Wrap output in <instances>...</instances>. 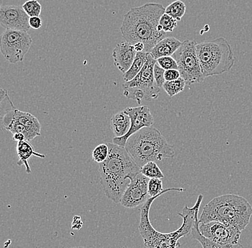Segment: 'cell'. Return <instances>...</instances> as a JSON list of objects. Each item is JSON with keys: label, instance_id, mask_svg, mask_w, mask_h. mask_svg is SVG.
<instances>
[{"label": "cell", "instance_id": "6da1fadb", "mask_svg": "<svg viewBox=\"0 0 252 248\" xmlns=\"http://www.w3.org/2000/svg\"><path fill=\"white\" fill-rule=\"evenodd\" d=\"M165 8L160 3H146L131 8L124 15L121 32L123 37L132 45L143 42L145 52L151 53L165 32L159 25Z\"/></svg>", "mask_w": 252, "mask_h": 248}, {"label": "cell", "instance_id": "7a4b0ae2", "mask_svg": "<svg viewBox=\"0 0 252 248\" xmlns=\"http://www.w3.org/2000/svg\"><path fill=\"white\" fill-rule=\"evenodd\" d=\"M109 155L99 164L100 183L105 196L115 203H119L131 180L141 172L125 147L108 143Z\"/></svg>", "mask_w": 252, "mask_h": 248}, {"label": "cell", "instance_id": "3957f363", "mask_svg": "<svg viewBox=\"0 0 252 248\" xmlns=\"http://www.w3.org/2000/svg\"><path fill=\"white\" fill-rule=\"evenodd\" d=\"M161 194L150 197L146 201L141 210V221H140V233L144 241V245L149 248H175L180 247L179 240L183 237L187 236L191 232L192 227L195 221L198 218V212L202 202L204 196L199 194L196 204L193 208H189L187 205L184 207L182 213H178L183 218V223L180 228L170 233H162L156 230L150 222V209L154 201L160 197Z\"/></svg>", "mask_w": 252, "mask_h": 248}, {"label": "cell", "instance_id": "277c9868", "mask_svg": "<svg viewBox=\"0 0 252 248\" xmlns=\"http://www.w3.org/2000/svg\"><path fill=\"white\" fill-rule=\"evenodd\" d=\"M252 216V207L248 201L242 196L228 194L215 197L206 204L199 221L201 223L219 221L243 231Z\"/></svg>", "mask_w": 252, "mask_h": 248}, {"label": "cell", "instance_id": "5b68a950", "mask_svg": "<svg viewBox=\"0 0 252 248\" xmlns=\"http://www.w3.org/2000/svg\"><path fill=\"white\" fill-rule=\"evenodd\" d=\"M126 150L140 167L151 161H161L175 156V149L158 129L146 127L129 137Z\"/></svg>", "mask_w": 252, "mask_h": 248}, {"label": "cell", "instance_id": "8992f818", "mask_svg": "<svg viewBox=\"0 0 252 248\" xmlns=\"http://www.w3.org/2000/svg\"><path fill=\"white\" fill-rule=\"evenodd\" d=\"M196 53L205 78L228 72L235 63L232 48L224 37L197 44Z\"/></svg>", "mask_w": 252, "mask_h": 248}, {"label": "cell", "instance_id": "52a82bcc", "mask_svg": "<svg viewBox=\"0 0 252 248\" xmlns=\"http://www.w3.org/2000/svg\"><path fill=\"white\" fill-rule=\"evenodd\" d=\"M157 62L150 53L148 60L139 73L133 80L123 84L124 96L135 100L138 105H141L143 100L152 101L158 97L160 88L156 83L154 74Z\"/></svg>", "mask_w": 252, "mask_h": 248}, {"label": "cell", "instance_id": "ba28073f", "mask_svg": "<svg viewBox=\"0 0 252 248\" xmlns=\"http://www.w3.org/2000/svg\"><path fill=\"white\" fill-rule=\"evenodd\" d=\"M196 45L195 40L184 41L172 55L177 62L181 78L189 86L203 83L205 79L197 55Z\"/></svg>", "mask_w": 252, "mask_h": 248}, {"label": "cell", "instance_id": "9c48e42d", "mask_svg": "<svg viewBox=\"0 0 252 248\" xmlns=\"http://www.w3.org/2000/svg\"><path fill=\"white\" fill-rule=\"evenodd\" d=\"M32 43V39L26 31L5 29L1 35L0 49L6 60L16 64L23 62Z\"/></svg>", "mask_w": 252, "mask_h": 248}, {"label": "cell", "instance_id": "30bf717a", "mask_svg": "<svg viewBox=\"0 0 252 248\" xmlns=\"http://www.w3.org/2000/svg\"><path fill=\"white\" fill-rule=\"evenodd\" d=\"M199 229L202 235L220 245L221 248L243 247L239 243L242 231L234 226L219 221H211L205 223L200 222Z\"/></svg>", "mask_w": 252, "mask_h": 248}, {"label": "cell", "instance_id": "8fae6325", "mask_svg": "<svg viewBox=\"0 0 252 248\" xmlns=\"http://www.w3.org/2000/svg\"><path fill=\"white\" fill-rule=\"evenodd\" d=\"M149 177L139 172L127 186L120 203L126 208L133 209L143 205L150 198L148 185Z\"/></svg>", "mask_w": 252, "mask_h": 248}, {"label": "cell", "instance_id": "7c38bea8", "mask_svg": "<svg viewBox=\"0 0 252 248\" xmlns=\"http://www.w3.org/2000/svg\"><path fill=\"white\" fill-rule=\"evenodd\" d=\"M124 110L130 116L131 121L130 130L125 136L113 138V143L125 147L129 137L141 129L152 126L154 125V119L149 108L144 105L135 108H127Z\"/></svg>", "mask_w": 252, "mask_h": 248}, {"label": "cell", "instance_id": "4fadbf2b", "mask_svg": "<svg viewBox=\"0 0 252 248\" xmlns=\"http://www.w3.org/2000/svg\"><path fill=\"white\" fill-rule=\"evenodd\" d=\"M30 17L23 6L1 5L0 7V23L5 29L26 31L31 29Z\"/></svg>", "mask_w": 252, "mask_h": 248}, {"label": "cell", "instance_id": "5bb4252c", "mask_svg": "<svg viewBox=\"0 0 252 248\" xmlns=\"http://www.w3.org/2000/svg\"><path fill=\"white\" fill-rule=\"evenodd\" d=\"M137 52L133 45L127 41L118 43L113 51V59L116 67L123 74L126 73L133 64Z\"/></svg>", "mask_w": 252, "mask_h": 248}, {"label": "cell", "instance_id": "9a60e30c", "mask_svg": "<svg viewBox=\"0 0 252 248\" xmlns=\"http://www.w3.org/2000/svg\"><path fill=\"white\" fill-rule=\"evenodd\" d=\"M181 44L182 42L175 37H164L158 42L150 53L155 59L162 56H172L180 48Z\"/></svg>", "mask_w": 252, "mask_h": 248}, {"label": "cell", "instance_id": "2e32d148", "mask_svg": "<svg viewBox=\"0 0 252 248\" xmlns=\"http://www.w3.org/2000/svg\"><path fill=\"white\" fill-rule=\"evenodd\" d=\"M17 155L19 157V161L17 165L19 166H25L26 172L28 174L31 173L29 160L32 156H35L41 158H45L46 157L45 155L34 151L32 144L27 140L17 142Z\"/></svg>", "mask_w": 252, "mask_h": 248}, {"label": "cell", "instance_id": "e0dca14e", "mask_svg": "<svg viewBox=\"0 0 252 248\" xmlns=\"http://www.w3.org/2000/svg\"><path fill=\"white\" fill-rule=\"evenodd\" d=\"M130 117L128 114L123 110L116 113L110 120V128L116 137L125 136L130 128Z\"/></svg>", "mask_w": 252, "mask_h": 248}, {"label": "cell", "instance_id": "ac0fdd59", "mask_svg": "<svg viewBox=\"0 0 252 248\" xmlns=\"http://www.w3.org/2000/svg\"><path fill=\"white\" fill-rule=\"evenodd\" d=\"M150 53L146 52H138L137 53L133 64L130 66L129 70L124 74V80L125 82L133 80L143 68L146 61L148 60Z\"/></svg>", "mask_w": 252, "mask_h": 248}, {"label": "cell", "instance_id": "d6986e66", "mask_svg": "<svg viewBox=\"0 0 252 248\" xmlns=\"http://www.w3.org/2000/svg\"><path fill=\"white\" fill-rule=\"evenodd\" d=\"M199 219H197L192 227L191 233L193 239L198 240L204 248H221L220 245L214 243V241L206 238L204 235L201 234L199 229Z\"/></svg>", "mask_w": 252, "mask_h": 248}, {"label": "cell", "instance_id": "ffe728a7", "mask_svg": "<svg viewBox=\"0 0 252 248\" xmlns=\"http://www.w3.org/2000/svg\"><path fill=\"white\" fill-rule=\"evenodd\" d=\"M186 85L187 83L185 80L181 77L179 79L172 81H165L163 85V89L168 94V96L172 97L184 91Z\"/></svg>", "mask_w": 252, "mask_h": 248}, {"label": "cell", "instance_id": "44dd1931", "mask_svg": "<svg viewBox=\"0 0 252 248\" xmlns=\"http://www.w3.org/2000/svg\"><path fill=\"white\" fill-rule=\"evenodd\" d=\"M186 11H187V6L184 2L181 0H176L173 1L165 8V13L173 17L178 21H181V19L186 14Z\"/></svg>", "mask_w": 252, "mask_h": 248}, {"label": "cell", "instance_id": "7402d4cb", "mask_svg": "<svg viewBox=\"0 0 252 248\" xmlns=\"http://www.w3.org/2000/svg\"><path fill=\"white\" fill-rule=\"evenodd\" d=\"M141 172L145 176L151 178H160L164 177L163 172L158 166L156 162L151 161L146 163L141 168Z\"/></svg>", "mask_w": 252, "mask_h": 248}, {"label": "cell", "instance_id": "603a6c76", "mask_svg": "<svg viewBox=\"0 0 252 248\" xmlns=\"http://www.w3.org/2000/svg\"><path fill=\"white\" fill-rule=\"evenodd\" d=\"M109 155V146L107 144H100L94 149L92 153L93 160L95 163H100L105 161Z\"/></svg>", "mask_w": 252, "mask_h": 248}, {"label": "cell", "instance_id": "cb8c5ba5", "mask_svg": "<svg viewBox=\"0 0 252 248\" xmlns=\"http://www.w3.org/2000/svg\"><path fill=\"white\" fill-rule=\"evenodd\" d=\"M23 8L30 17L39 16L42 12V5L37 0H28L25 1Z\"/></svg>", "mask_w": 252, "mask_h": 248}, {"label": "cell", "instance_id": "d4e9b609", "mask_svg": "<svg viewBox=\"0 0 252 248\" xmlns=\"http://www.w3.org/2000/svg\"><path fill=\"white\" fill-rule=\"evenodd\" d=\"M159 25L161 26L165 32H172L177 27L178 20L170 16L168 14L164 13L160 17Z\"/></svg>", "mask_w": 252, "mask_h": 248}, {"label": "cell", "instance_id": "484cf974", "mask_svg": "<svg viewBox=\"0 0 252 248\" xmlns=\"http://www.w3.org/2000/svg\"><path fill=\"white\" fill-rule=\"evenodd\" d=\"M157 63L165 70H173V69L179 70L177 62L173 56H162L157 59Z\"/></svg>", "mask_w": 252, "mask_h": 248}, {"label": "cell", "instance_id": "4316f807", "mask_svg": "<svg viewBox=\"0 0 252 248\" xmlns=\"http://www.w3.org/2000/svg\"><path fill=\"white\" fill-rule=\"evenodd\" d=\"M164 69L162 68L158 64H155L154 65V74L156 83L160 88H163V84L165 82Z\"/></svg>", "mask_w": 252, "mask_h": 248}, {"label": "cell", "instance_id": "83f0119b", "mask_svg": "<svg viewBox=\"0 0 252 248\" xmlns=\"http://www.w3.org/2000/svg\"><path fill=\"white\" fill-rule=\"evenodd\" d=\"M181 78V73L179 70H168L165 71V81H172Z\"/></svg>", "mask_w": 252, "mask_h": 248}, {"label": "cell", "instance_id": "f1b7e54d", "mask_svg": "<svg viewBox=\"0 0 252 248\" xmlns=\"http://www.w3.org/2000/svg\"><path fill=\"white\" fill-rule=\"evenodd\" d=\"M30 26L34 29H40L42 27V20L39 16L31 17L29 20Z\"/></svg>", "mask_w": 252, "mask_h": 248}, {"label": "cell", "instance_id": "f546056e", "mask_svg": "<svg viewBox=\"0 0 252 248\" xmlns=\"http://www.w3.org/2000/svg\"><path fill=\"white\" fill-rule=\"evenodd\" d=\"M83 222L80 216H75L72 222V230H79L83 227Z\"/></svg>", "mask_w": 252, "mask_h": 248}, {"label": "cell", "instance_id": "4dcf8cb0", "mask_svg": "<svg viewBox=\"0 0 252 248\" xmlns=\"http://www.w3.org/2000/svg\"><path fill=\"white\" fill-rule=\"evenodd\" d=\"M12 139L15 141V142H22V141L25 140V136L23 133H15V134H13V136H12Z\"/></svg>", "mask_w": 252, "mask_h": 248}, {"label": "cell", "instance_id": "1f68e13d", "mask_svg": "<svg viewBox=\"0 0 252 248\" xmlns=\"http://www.w3.org/2000/svg\"><path fill=\"white\" fill-rule=\"evenodd\" d=\"M133 46L137 53H138V52H145V45L143 42H137V43L134 44Z\"/></svg>", "mask_w": 252, "mask_h": 248}]
</instances>
